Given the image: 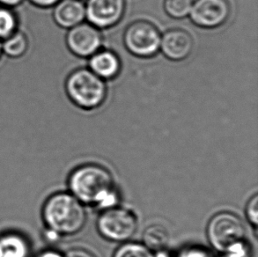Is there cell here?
<instances>
[{"instance_id":"cell-3","label":"cell","mask_w":258,"mask_h":257,"mask_svg":"<svg viewBox=\"0 0 258 257\" xmlns=\"http://www.w3.org/2000/svg\"><path fill=\"white\" fill-rule=\"evenodd\" d=\"M207 239L214 250L226 254L248 246L242 219L234 212H221L210 219L206 228Z\"/></svg>"},{"instance_id":"cell-26","label":"cell","mask_w":258,"mask_h":257,"mask_svg":"<svg viewBox=\"0 0 258 257\" xmlns=\"http://www.w3.org/2000/svg\"><path fill=\"white\" fill-rule=\"evenodd\" d=\"M155 257H168L167 254H165V252H161V253H158V254H154Z\"/></svg>"},{"instance_id":"cell-11","label":"cell","mask_w":258,"mask_h":257,"mask_svg":"<svg viewBox=\"0 0 258 257\" xmlns=\"http://www.w3.org/2000/svg\"><path fill=\"white\" fill-rule=\"evenodd\" d=\"M52 8L53 20L60 28L70 29L86 19V7L82 0H60Z\"/></svg>"},{"instance_id":"cell-7","label":"cell","mask_w":258,"mask_h":257,"mask_svg":"<svg viewBox=\"0 0 258 257\" xmlns=\"http://www.w3.org/2000/svg\"><path fill=\"white\" fill-rule=\"evenodd\" d=\"M67 48L74 56L89 58L103 44L101 29L89 22H82L68 29L66 35Z\"/></svg>"},{"instance_id":"cell-22","label":"cell","mask_w":258,"mask_h":257,"mask_svg":"<svg viewBox=\"0 0 258 257\" xmlns=\"http://www.w3.org/2000/svg\"><path fill=\"white\" fill-rule=\"evenodd\" d=\"M60 0H28V2L32 4L33 6L39 7V8H42V9L52 8Z\"/></svg>"},{"instance_id":"cell-24","label":"cell","mask_w":258,"mask_h":257,"mask_svg":"<svg viewBox=\"0 0 258 257\" xmlns=\"http://www.w3.org/2000/svg\"><path fill=\"white\" fill-rule=\"evenodd\" d=\"M25 0H0V6L2 7H10V8H16L20 7Z\"/></svg>"},{"instance_id":"cell-13","label":"cell","mask_w":258,"mask_h":257,"mask_svg":"<svg viewBox=\"0 0 258 257\" xmlns=\"http://www.w3.org/2000/svg\"><path fill=\"white\" fill-rule=\"evenodd\" d=\"M30 244L22 234L7 232L0 234V257H29Z\"/></svg>"},{"instance_id":"cell-15","label":"cell","mask_w":258,"mask_h":257,"mask_svg":"<svg viewBox=\"0 0 258 257\" xmlns=\"http://www.w3.org/2000/svg\"><path fill=\"white\" fill-rule=\"evenodd\" d=\"M2 53L10 58H21L24 56L29 49L28 35L21 30H17L8 38L1 42Z\"/></svg>"},{"instance_id":"cell-25","label":"cell","mask_w":258,"mask_h":257,"mask_svg":"<svg viewBox=\"0 0 258 257\" xmlns=\"http://www.w3.org/2000/svg\"><path fill=\"white\" fill-rule=\"evenodd\" d=\"M222 257H251V248L248 247L244 250L236 252V253L222 254Z\"/></svg>"},{"instance_id":"cell-21","label":"cell","mask_w":258,"mask_h":257,"mask_svg":"<svg viewBox=\"0 0 258 257\" xmlns=\"http://www.w3.org/2000/svg\"><path fill=\"white\" fill-rule=\"evenodd\" d=\"M63 257H97L93 254L91 251L87 250L81 247H74L67 251L63 254Z\"/></svg>"},{"instance_id":"cell-18","label":"cell","mask_w":258,"mask_h":257,"mask_svg":"<svg viewBox=\"0 0 258 257\" xmlns=\"http://www.w3.org/2000/svg\"><path fill=\"white\" fill-rule=\"evenodd\" d=\"M194 0H165L164 9L169 17L181 20L188 16Z\"/></svg>"},{"instance_id":"cell-19","label":"cell","mask_w":258,"mask_h":257,"mask_svg":"<svg viewBox=\"0 0 258 257\" xmlns=\"http://www.w3.org/2000/svg\"><path fill=\"white\" fill-rule=\"evenodd\" d=\"M246 218L248 219V222L254 226L255 231L257 229L258 224V196L257 194L254 195L250 199L248 200L246 205Z\"/></svg>"},{"instance_id":"cell-27","label":"cell","mask_w":258,"mask_h":257,"mask_svg":"<svg viewBox=\"0 0 258 257\" xmlns=\"http://www.w3.org/2000/svg\"><path fill=\"white\" fill-rule=\"evenodd\" d=\"M2 55H3V53H2V47H1V42H0V58H1Z\"/></svg>"},{"instance_id":"cell-6","label":"cell","mask_w":258,"mask_h":257,"mask_svg":"<svg viewBox=\"0 0 258 257\" xmlns=\"http://www.w3.org/2000/svg\"><path fill=\"white\" fill-rule=\"evenodd\" d=\"M161 34L150 21L138 20L125 28L122 42L125 49L133 56L149 58L160 51Z\"/></svg>"},{"instance_id":"cell-9","label":"cell","mask_w":258,"mask_h":257,"mask_svg":"<svg viewBox=\"0 0 258 257\" xmlns=\"http://www.w3.org/2000/svg\"><path fill=\"white\" fill-rule=\"evenodd\" d=\"M86 18L90 24L105 29L118 24L125 12V0H87Z\"/></svg>"},{"instance_id":"cell-5","label":"cell","mask_w":258,"mask_h":257,"mask_svg":"<svg viewBox=\"0 0 258 257\" xmlns=\"http://www.w3.org/2000/svg\"><path fill=\"white\" fill-rule=\"evenodd\" d=\"M96 227L105 240L123 243L135 235L139 227V219L132 210L113 206L101 212L98 217Z\"/></svg>"},{"instance_id":"cell-23","label":"cell","mask_w":258,"mask_h":257,"mask_svg":"<svg viewBox=\"0 0 258 257\" xmlns=\"http://www.w3.org/2000/svg\"><path fill=\"white\" fill-rule=\"evenodd\" d=\"M36 257H63V254L54 248H47L41 251Z\"/></svg>"},{"instance_id":"cell-14","label":"cell","mask_w":258,"mask_h":257,"mask_svg":"<svg viewBox=\"0 0 258 257\" xmlns=\"http://www.w3.org/2000/svg\"><path fill=\"white\" fill-rule=\"evenodd\" d=\"M169 240L168 229L162 225H151L143 233L144 245L154 254L165 252Z\"/></svg>"},{"instance_id":"cell-17","label":"cell","mask_w":258,"mask_h":257,"mask_svg":"<svg viewBox=\"0 0 258 257\" xmlns=\"http://www.w3.org/2000/svg\"><path fill=\"white\" fill-rule=\"evenodd\" d=\"M113 257H155L143 243L126 241L115 250Z\"/></svg>"},{"instance_id":"cell-16","label":"cell","mask_w":258,"mask_h":257,"mask_svg":"<svg viewBox=\"0 0 258 257\" xmlns=\"http://www.w3.org/2000/svg\"><path fill=\"white\" fill-rule=\"evenodd\" d=\"M20 20L14 8L0 6V42L19 30Z\"/></svg>"},{"instance_id":"cell-2","label":"cell","mask_w":258,"mask_h":257,"mask_svg":"<svg viewBox=\"0 0 258 257\" xmlns=\"http://www.w3.org/2000/svg\"><path fill=\"white\" fill-rule=\"evenodd\" d=\"M42 216L46 229L60 237L77 234L87 223L85 205L70 192H56L47 198Z\"/></svg>"},{"instance_id":"cell-20","label":"cell","mask_w":258,"mask_h":257,"mask_svg":"<svg viewBox=\"0 0 258 257\" xmlns=\"http://www.w3.org/2000/svg\"><path fill=\"white\" fill-rule=\"evenodd\" d=\"M176 257H214L206 247L200 246H190L180 251Z\"/></svg>"},{"instance_id":"cell-4","label":"cell","mask_w":258,"mask_h":257,"mask_svg":"<svg viewBox=\"0 0 258 257\" xmlns=\"http://www.w3.org/2000/svg\"><path fill=\"white\" fill-rule=\"evenodd\" d=\"M64 90L69 100L83 110L101 107L108 94L106 81L89 68H78L69 73L64 82Z\"/></svg>"},{"instance_id":"cell-10","label":"cell","mask_w":258,"mask_h":257,"mask_svg":"<svg viewBox=\"0 0 258 257\" xmlns=\"http://www.w3.org/2000/svg\"><path fill=\"white\" fill-rule=\"evenodd\" d=\"M194 40L191 35L181 28H171L161 35L160 50L168 59L179 62L191 54Z\"/></svg>"},{"instance_id":"cell-12","label":"cell","mask_w":258,"mask_h":257,"mask_svg":"<svg viewBox=\"0 0 258 257\" xmlns=\"http://www.w3.org/2000/svg\"><path fill=\"white\" fill-rule=\"evenodd\" d=\"M88 68L106 81L118 76L122 69V62L113 50L101 49L89 57Z\"/></svg>"},{"instance_id":"cell-1","label":"cell","mask_w":258,"mask_h":257,"mask_svg":"<svg viewBox=\"0 0 258 257\" xmlns=\"http://www.w3.org/2000/svg\"><path fill=\"white\" fill-rule=\"evenodd\" d=\"M68 188L84 205H97L103 210L115 206L114 178L101 165L87 163L75 168L68 178Z\"/></svg>"},{"instance_id":"cell-8","label":"cell","mask_w":258,"mask_h":257,"mask_svg":"<svg viewBox=\"0 0 258 257\" xmlns=\"http://www.w3.org/2000/svg\"><path fill=\"white\" fill-rule=\"evenodd\" d=\"M230 14L228 0H195L188 17L197 27L211 29L225 24Z\"/></svg>"}]
</instances>
